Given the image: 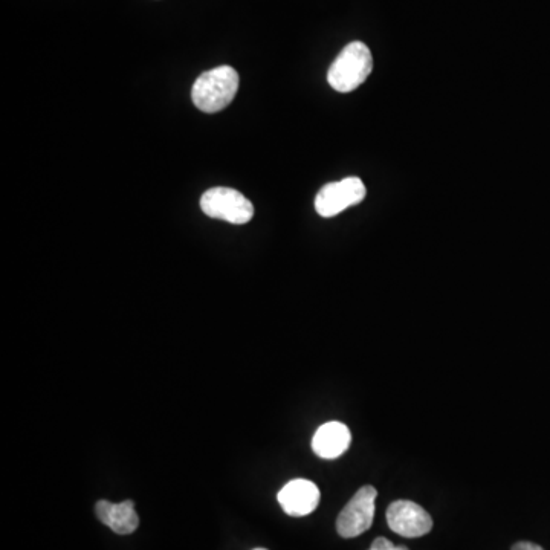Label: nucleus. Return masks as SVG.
<instances>
[{"label": "nucleus", "mask_w": 550, "mask_h": 550, "mask_svg": "<svg viewBox=\"0 0 550 550\" xmlns=\"http://www.w3.org/2000/svg\"><path fill=\"white\" fill-rule=\"evenodd\" d=\"M239 81V74L231 66L204 72L193 85V103L205 114H216L230 106L239 91Z\"/></svg>", "instance_id": "1"}, {"label": "nucleus", "mask_w": 550, "mask_h": 550, "mask_svg": "<svg viewBox=\"0 0 550 550\" xmlns=\"http://www.w3.org/2000/svg\"><path fill=\"white\" fill-rule=\"evenodd\" d=\"M373 57L363 42H352L340 52L327 72V81L341 94L355 91L369 78Z\"/></svg>", "instance_id": "2"}, {"label": "nucleus", "mask_w": 550, "mask_h": 550, "mask_svg": "<svg viewBox=\"0 0 550 550\" xmlns=\"http://www.w3.org/2000/svg\"><path fill=\"white\" fill-rule=\"evenodd\" d=\"M201 208L208 217L234 225L248 224L254 217V205L240 191L228 187L205 191L201 198Z\"/></svg>", "instance_id": "3"}, {"label": "nucleus", "mask_w": 550, "mask_h": 550, "mask_svg": "<svg viewBox=\"0 0 550 550\" xmlns=\"http://www.w3.org/2000/svg\"><path fill=\"white\" fill-rule=\"evenodd\" d=\"M378 491L367 485L358 489L337 518V531L343 538H355L369 531L373 525Z\"/></svg>", "instance_id": "4"}, {"label": "nucleus", "mask_w": 550, "mask_h": 550, "mask_svg": "<svg viewBox=\"0 0 550 550\" xmlns=\"http://www.w3.org/2000/svg\"><path fill=\"white\" fill-rule=\"evenodd\" d=\"M367 188L360 178H346L324 185L315 198V210L321 217H334L366 199Z\"/></svg>", "instance_id": "5"}, {"label": "nucleus", "mask_w": 550, "mask_h": 550, "mask_svg": "<svg viewBox=\"0 0 550 550\" xmlns=\"http://www.w3.org/2000/svg\"><path fill=\"white\" fill-rule=\"evenodd\" d=\"M387 523L395 534L405 538L424 537L433 529V518L418 503L398 500L387 509Z\"/></svg>", "instance_id": "6"}, {"label": "nucleus", "mask_w": 550, "mask_h": 550, "mask_svg": "<svg viewBox=\"0 0 550 550\" xmlns=\"http://www.w3.org/2000/svg\"><path fill=\"white\" fill-rule=\"evenodd\" d=\"M279 503L291 517H306L317 509L320 489L311 480H291L279 492Z\"/></svg>", "instance_id": "7"}, {"label": "nucleus", "mask_w": 550, "mask_h": 550, "mask_svg": "<svg viewBox=\"0 0 550 550\" xmlns=\"http://www.w3.org/2000/svg\"><path fill=\"white\" fill-rule=\"evenodd\" d=\"M352 442L349 428L341 422H327L312 437V450L321 459H337L346 453Z\"/></svg>", "instance_id": "8"}, {"label": "nucleus", "mask_w": 550, "mask_h": 550, "mask_svg": "<svg viewBox=\"0 0 550 550\" xmlns=\"http://www.w3.org/2000/svg\"><path fill=\"white\" fill-rule=\"evenodd\" d=\"M95 512L98 520L118 535L133 534L140 526V517L136 514L135 503L132 500H126L118 505L100 500L95 506Z\"/></svg>", "instance_id": "9"}, {"label": "nucleus", "mask_w": 550, "mask_h": 550, "mask_svg": "<svg viewBox=\"0 0 550 550\" xmlns=\"http://www.w3.org/2000/svg\"><path fill=\"white\" fill-rule=\"evenodd\" d=\"M369 550H408V547L395 546V544H393L392 541L387 540V538L379 537L373 541Z\"/></svg>", "instance_id": "10"}, {"label": "nucleus", "mask_w": 550, "mask_h": 550, "mask_svg": "<svg viewBox=\"0 0 550 550\" xmlns=\"http://www.w3.org/2000/svg\"><path fill=\"white\" fill-rule=\"evenodd\" d=\"M512 550H544L543 547L538 544L531 543V541H520V543L514 544Z\"/></svg>", "instance_id": "11"}, {"label": "nucleus", "mask_w": 550, "mask_h": 550, "mask_svg": "<svg viewBox=\"0 0 550 550\" xmlns=\"http://www.w3.org/2000/svg\"><path fill=\"white\" fill-rule=\"evenodd\" d=\"M254 550H268V549H263V547H259V549H254Z\"/></svg>", "instance_id": "12"}]
</instances>
